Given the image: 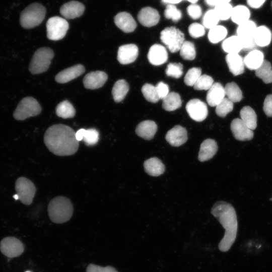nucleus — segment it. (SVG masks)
<instances>
[{"label":"nucleus","instance_id":"f257e3e1","mask_svg":"<svg viewBox=\"0 0 272 272\" xmlns=\"http://www.w3.org/2000/svg\"><path fill=\"white\" fill-rule=\"evenodd\" d=\"M44 142L51 153L60 156L74 154L79 146L74 129L62 124L50 126L44 134Z\"/></svg>","mask_w":272,"mask_h":272},{"label":"nucleus","instance_id":"f03ea898","mask_svg":"<svg viewBox=\"0 0 272 272\" xmlns=\"http://www.w3.org/2000/svg\"><path fill=\"white\" fill-rule=\"evenodd\" d=\"M211 213L225 229L218 247L220 251L226 252L230 249L236 238L238 223L235 210L230 203L219 201L214 205Z\"/></svg>","mask_w":272,"mask_h":272},{"label":"nucleus","instance_id":"7ed1b4c3","mask_svg":"<svg viewBox=\"0 0 272 272\" xmlns=\"http://www.w3.org/2000/svg\"><path fill=\"white\" fill-rule=\"evenodd\" d=\"M47 211L50 220L55 223L61 224L68 221L72 217L74 207L68 198L58 196L49 202Z\"/></svg>","mask_w":272,"mask_h":272},{"label":"nucleus","instance_id":"20e7f679","mask_svg":"<svg viewBox=\"0 0 272 272\" xmlns=\"http://www.w3.org/2000/svg\"><path fill=\"white\" fill-rule=\"evenodd\" d=\"M46 9L35 3L26 8L21 13L20 23L25 29H31L40 25L45 17Z\"/></svg>","mask_w":272,"mask_h":272},{"label":"nucleus","instance_id":"39448f33","mask_svg":"<svg viewBox=\"0 0 272 272\" xmlns=\"http://www.w3.org/2000/svg\"><path fill=\"white\" fill-rule=\"evenodd\" d=\"M54 56L53 50L49 47H41L34 53L30 61L29 70L33 75L46 72Z\"/></svg>","mask_w":272,"mask_h":272},{"label":"nucleus","instance_id":"423d86ee","mask_svg":"<svg viewBox=\"0 0 272 272\" xmlns=\"http://www.w3.org/2000/svg\"><path fill=\"white\" fill-rule=\"evenodd\" d=\"M41 107L38 101L32 97L23 98L18 104L13 113L17 120H23L39 114Z\"/></svg>","mask_w":272,"mask_h":272},{"label":"nucleus","instance_id":"0eeeda50","mask_svg":"<svg viewBox=\"0 0 272 272\" xmlns=\"http://www.w3.org/2000/svg\"><path fill=\"white\" fill-rule=\"evenodd\" d=\"M160 39L170 52L175 53L179 51L184 42V35L179 29L169 27L161 31Z\"/></svg>","mask_w":272,"mask_h":272},{"label":"nucleus","instance_id":"6e6552de","mask_svg":"<svg viewBox=\"0 0 272 272\" xmlns=\"http://www.w3.org/2000/svg\"><path fill=\"white\" fill-rule=\"evenodd\" d=\"M47 37L51 40H58L65 35L69 25L67 21L61 17L55 16L49 18L46 23Z\"/></svg>","mask_w":272,"mask_h":272},{"label":"nucleus","instance_id":"1a4fd4ad","mask_svg":"<svg viewBox=\"0 0 272 272\" xmlns=\"http://www.w3.org/2000/svg\"><path fill=\"white\" fill-rule=\"evenodd\" d=\"M257 26L255 23L251 21L243 23L239 25L237 29V35L242 41L244 50H254L257 47L254 40V35Z\"/></svg>","mask_w":272,"mask_h":272},{"label":"nucleus","instance_id":"9d476101","mask_svg":"<svg viewBox=\"0 0 272 272\" xmlns=\"http://www.w3.org/2000/svg\"><path fill=\"white\" fill-rule=\"evenodd\" d=\"M15 189L23 203L29 205L32 202L36 189L31 180L24 177L19 178L16 181Z\"/></svg>","mask_w":272,"mask_h":272},{"label":"nucleus","instance_id":"9b49d317","mask_svg":"<svg viewBox=\"0 0 272 272\" xmlns=\"http://www.w3.org/2000/svg\"><path fill=\"white\" fill-rule=\"evenodd\" d=\"M0 249L5 255L12 258L20 255L24 251V246L16 238L8 237L1 241Z\"/></svg>","mask_w":272,"mask_h":272},{"label":"nucleus","instance_id":"f8f14e48","mask_svg":"<svg viewBox=\"0 0 272 272\" xmlns=\"http://www.w3.org/2000/svg\"><path fill=\"white\" fill-rule=\"evenodd\" d=\"M186 110L191 119L198 122L205 120L208 114L206 104L198 99L189 100L186 105Z\"/></svg>","mask_w":272,"mask_h":272},{"label":"nucleus","instance_id":"ddd939ff","mask_svg":"<svg viewBox=\"0 0 272 272\" xmlns=\"http://www.w3.org/2000/svg\"><path fill=\"white\" fill-rule=\"evenodd\" d=\"M230 128L233 136L238 141H249L253 138V131L243 122L241 118L234 119L231 123Z\"/></svg>","mask_w":272,"mask_h":272},{"label":"nucleus","instance_id":"4468645a","mask_svg":"<svg viewBox=\"0 0 272 272\" xmlns=\"http://www.w3.org/2000/svg\"><path fill=\"white\" fill-rule=\"evenodd\" d=\"M139 49L134 44L120 46L118 50L117 60L121 64H127L134 61L138 56Z\"/></svg>","mask_w":272,"mask_h":272},{"label":"nucleus","instance_id":"2eb2a0df","mask_svg":"<svg viewBox=\"0 0 272 272\" xmlns=\"http://www.w3.org/2000/svg\"><path fill=\"white\" fill-rule=\"evenodd\" d=\"M107 74L102 71L91 72L87 74L83 80L85 88L96 89L102 87L107 80Z\"/></svg>","mask_w":272,"mask_h":272},{"label":"nucleus","instance_id":"dca6fc26","mask_svg":"<svg viewBox=\"0 0 272 272\" xmlns=\"http://www.w3.org/2000/svg\"><path fill=\"white\" fill-rule=\"evenodd\" d=\"M165 139L172 146L179 147L186 142L187 131L184 127L176 125L167 132Z\"/></svg>","mask_w":272,"mask_h":272},{"label":"nucleus","instance_id":"f3484780","mask_svg":"<svg viewBox=\"0 0 272 272\" xmlns=\"http://www.w3.org/2000/svg\"><path fill=\"white\" fill-rule=\"evenodd\" d=\"M168 52L164 46L155 44L151 46L148 53L149 62L154 65H160L168 60Z\"/></svg>","mask_w":272,"mask_h":272},{"label":"nucleus","instance_id":"a211bd4d","mask_svg":"<svg viewBox=\"0 0 272 272\" xmlns=\"http://www.w3.org/2000/svg\"><path fill=\"white\" fill-rule=\"evenodd\" d=\"M138 20L144 26L152 27L159 22L160 15L156 9L147 7L143 8L139 12Z\"/></svg>","mask_w":272,"mask_h":272},{"label":"nucleus","instance_id":"6ab92c4d","mask_svg":"<svg viewBox=\"0 0 272 272\" xmlns=\"http://www.w3.org/2000/svg\"><path fill=\"white\" fill-rule=\"evenodd\" d=\"M84 10L83 4L73 1L63 4L60 9V13L64 18L70 19L80 17Z\"/></svg>","mask_w":272,"mask_h":272},{"label":"nucleus","instance_id":"aec40b11","mask_svg":"<svg viewBox=\"0 0 272 272\" xmlns=\"http://www.w3.org/2000/svg\"><path fill=\"white\" fill-rule=\"evenodd\" d=\"M114 23L118 28L125 33L133 32L137 27V23L128 13H118L114 17Z\"/></svg>","mask_w":272,"mask_h":272},{"label":"nucleus","instance_id":"412c9836","mask_svg":"<svg viewBox=\"0 0 272 272\" xmlns=\"http://www.w3.org/2000/svg\"><path fill=\"white\" fill-rule=\"evenodd\" d=\"M85 72L84 66L78 64L61 71L56 75L55 79L59 83H67L81 76Z\"/></svg>","mask_w":272,"mask_h":272},{"label":"nucleus","instance_id":"4be33fe9","mask_svg":"<svg viewBox=\"0 0 272 272\" xmlns=\"http://www.w3.org/2000/svg\"><path fill=\"white\" fill-rule=\"evenodd\" d=\"M216 142L211 139L205 140L200 145L198 159L200 162H204L211 159L218 151Z\"/></svg>","mask_w":272,"mask_h":272},{"label":"nucleus","instance_id":"5701e85b","mask_svg":"<svg viewBox=\"0 0 272 272\" xmlns=\"http://www.w3.org/2000/svg\"><path fill=\"white\" fill-rule=\"evenodd\" d=\"M225 95L224 87L221 83L216 82L208 90L207 101L210 106H216L225 98Z\"/></svg>","mask_w":272,"mask_h":272},{"label":"nucleus","instance_id":"b1692460","mask_svg":"<svg viewBox=\"0 0 272 272\" xmlns=\"http://www.w3.org/2000/svg\"><path fill=\"white\" fill-rule=\"evenodd\" d=\"M157 130L156 123L152 120H145L141 122L135 128L137 134L147 140H152Z\"/></svg>","mask_w":272,"mask_h":272},{"label":"nucleus","instance_id":"393cba45","mask_svg":"<svg viewBox=\"0 0 272 272\" xmlns=\"http://www.w3.org/2000/svg\"><path fill=\"white\" fill-rule=\"evenodd\" d=\"M226 61L230 72L233 75L238 76L244 73V60L238 53L228 54L226 56Z\"/></svg>","mask_w":272,"mask_h":272},{"label":"nucleus","instance_id":"a878e982","mask_svg":"<svg viewBox=\"0 0 272 272\" xmlns=\"http://www.w3.org/2000/svg\"><path fill=\"white\" fill-rule=\"evenodd\" d=\"M243 60L247 68L255 71L261 65L264 59L263 53L260 50L254 49L250 51Z\"/></svg>","mask_w":272,"mask_h":272},{"label":"nucleus","instance_id":"bb28decb","mask_svg":"<svg viewBox=\"0 0 272 272\" xmlns=\"http://www.w3.org/2000/svg\"><path fill=\"white\" fill-rule=\"evenodd\" d=\"M144 166L146 173L152 176H158L165 171L164 165L156 157H152L146 160Z\"/></svg>","mask_w":272,"mask_h":272},{"label":"nucleus","instance_id":"cd10ccee","mask_svg":"<svg viewBox=\"0 0 272 272\" xmlns=\"http://www.w3.org/2000/svg\"><path fill=\"white\" fill-rule=\"evenodd\" d=\"M271 39V33L267 27L265 26L257 27L254 35V40L257 46L264 47L268 45Z\"/></svg>","mask_w":272,"mask_h":272},{"label":"nucleus","instance_id":"c85d7f7f","mask_svg":"<svg viewBox=\"0 0 272 272\" xmlns=\"http://www.w3.org/2000/svg\"><path fill=\"white\" fill-rule=\"evenodd\" d=\"M222 47L224 51L229 53H238L243 49L242 41L237 35L232 36L224 40Z\"/></svg>","mask_w":272,"mask_h":272},{"label":"nucleus","instance_id":"c756f323","mask_svg":"<svg viewBox=\"0 0 272 272\" xmlns=\"http://www.w3.org/2000/svg\"><path fill=\"white\" fill-rule=\"evenodd\" d=\"M250 13L248 8L238 5L233 8L231 18L232 21L239 25L249 20Z\"/></svg>","mask_w":272,"mask_h":272},{"label":"nucleus","instance_id":"7c9ffc66","mask_svg":"<svg viewBox=\"0 0 272 272\" xmlns=\"http://www.w3.org/2000/svg\"><path fill=\"white\" fill-rule=\"evenodd\" d=\"M241 120L251 130L257 126V116L254 110L250 106L243 107L240 112Z\"/></svg>","mask_w":272,"mask_h":272},{"label":"nucleus","instance_id":"2f4dec72","mask_svg":"<svg viewBox=\"0 0 272 272\" xmlns=\"http://www.w3.org/2000/svg\"><path fill=\"white\" fill-rule=\"evenodd\" d=\"M182 101L179 94L172 92L163 99L162 107L166 111H174L180 108Z\"/></svg>","mask_w":272,"mask_h":272},{"label":"nucleus","instance_id":"473e14b6","mask_svg":"<svg viewBox=\"0 0 272 272\" xmlns=\"http://www.w3.org/2000/svg\"><path fill=\"white\" fill-rule=\"evenodd\" d=\"M129 90V85L124 80H119L114 84L112 94L116 102H120L125 98Z\"/></svg>","mask_w":272,"mask_h":272},{"label":"nucleus","instance_id":"72a5a7b5","mask_svg":"<svg viewBox=\"0 0 272 272\" xmlns=\"http://www.w3.org/2000/svg\"><path fill=\"white\" fill-rule=\"evenodd\" d=\"M256 76L265 84L272 82V68L269 61L264 60L261 65L255 71Z\"/></svg>","mask_w":272,"mask_h":272},{"label":"nucleus","instance_id":"f704fd0d","mask_svg":"<svg viewBox=\"0 0 272 272\" xmlns=\"http://www.w3.org/2000/svg\"><path fill=\"white\" fill-rule=\"evenodd\" d=\"M56 114L62 118H73L76 114L73 105L67 100L60 102L56 107Z\"/></svg>","mask_w":272,"mask_h":272},{"label":"nucleus","instance_id":"c9c22d12","mask_svg":"<svg viewBox=\"0 0 272 272\" xmlns=\"http://www.w3.org/2000/svg\"><path fill=\"white\" fill-rule=\"evenodd\" d=\"M224 88L225 95L233 103L239 102L242 99V91L235 83H229Z\"/></svg>","mask_w":272,"mask_h":272},{"label":"nucleus","instance_id":"e433bc0d","mask_svg":"<svg viewBox=\"0 0 272 272\" xmlns=\"http://www.w3.org/2000/svg\"><path fill=\"white\" fill-rule=\"evenodd\" d=\"M227 35V30L224 26L217 25L210 29L208 38L211 43H217L223 40Z\"/></svg>","mask_w":272,"mask_h":272},{"label":"nucleus","instance_id":"4c0bfd02","mask_svg":"<svg viewBox=\"0 0 272 272\" xmlns=\"http://www.w3.org/2000/svg\"><path fill=\"white\" fill-rule=\"evenodd\" d=\"M180 56L185 60H193L196 55L194 44L190 41H184L179 50Z\"/></svg>","mask_w":272,"mask_h":272},{"label":"nucleus","instance_id":"58836bf2","mask_svg":"<svg viewBox=\"0 0 272 272\" xmlns=\"http://www.w3.org/2000/svg\"><path fill=\"white\" fill-rule=\"evenodd\" d=\"M142 92L145 99L152 103H156L160 99L156 88L150 84H145L142 88Z\"/></svg>","mask_w":272,"mask_h":272},{"label":"nucleus","instance_id":"ea45409f","mask_svg":"<svg viewBox=\"0 0 272 272\" xmlns=\"http://www.w3.org/2000/svg\"><path fill=\"white\" fill-rule=\"evenodd\" d=\"M233 8L229 3L218 5L214 9L219 20L223 21L231 18Z\"/></svg>","mask_w":272,"mask_h":272},{"label":"nucleus","instance_id":"a19ab883","mask_svg":"<svg viewBox=\"0 0 272 272\" xmlns=\"http://www.w3.org/2000/svg\"><path fill=\"white\" fill-rule=\"evenodd\" d=\"M217 114L222 117H225L233 108V103L228 98H224L216 106Z\"/></svg>","mask_w":272,"mask_h":272},{"label":"nucleus","instance_id":"79ce46f5","mask_svg":"<svg viewBox=\"0 0 272 272\" xmlns=\"http://www.w3.org/2000/svg\"><path fill=\"white\" fill-rule=\"evenodd\" d=\"M219 21L214 9H211L205 14L202 21V25L205 28L210 29L218 25Z\"/></svg>","mask_w":272,"mask_h":272},{"label":"nucleus","instance_id":"37998d69","mask_svg":"<svg viewBox=\"0 0 272 272\" xmlns=\"http://www.w3.org/2000/svg\"><path fill=\"white\" fill-rule=\"evenodd\" d=\"M201 75V70L199 67L190 69L184 77V83L188 86H193Z\"/></svg>","mask_w":272,"mask_h":272},{"label":"nucleus","instance_id":"c03bdc74","mask_svg":"<svg viewBox=\"0 0 272 272\" xmlns=\"http://www.w3.org/2000/svg\"><path fill=\"white\" fill-rule=\"evenodd\" d=\"M214 84L213 78L207 75H202L197 80L193 88L196 90H208Z\"/></svg>","mask_w":272,"mask_h":272},{"label":"nucleus","instance_id":"a18cd8bd","mask_svg":"<svg viewBox=\"0 0 272 272\" xmlns=\"http://www.w3.org/2000/svg\"><path fill=\"white\" fill-rule=\"evenodd\" d=\"M167 76L179 78L183 74V65L181 63H170L165 70Z\"/></svg>","mask_w":272,"mask_h":272},{"label":"nucleus","instance_id":"49530a36","mask_svg":"<svg viewBox=\"0 0 272 272\" xmlns=\"http://www.w3.org/2000/svg\"><path fill=\"white\" fill-rule=\"evenodd\" d=\"M165 17L176 22L182 17L181 11L174 5H168L164 11Z\"/></svg>","mask_w":272,"mask_h":272},{"label":"nucleus","instance_id":"de8ad7c7","mask_svg":"<svg viewBox=\"0 0 272 272\" xmlns=\"http://www.w3.org/2000/svg\"><path fill=\"white\" fill-rule=\"evenodd\" d=\"M99 132L94 128L86 129L83 140L87 146L96 145L99 141Z\"/></svg>","mask_w":272,"mask_h":272},{"label":"nucleus","instance_id":"09e8293b","mask_svg":"<svg viewBox=\"0 0 272 272\" xmlns=\"http://www.w3.org/2000/svg\"><path fill=\"white\" fill-rule=\"evenodd\" d=\"M188 32L192 37L196 38L205 35V29L202 25L197 23H193L189 26Z\"/></svg>","mask_w":272,"mask_h":272},{"label":"nucleus","instance_id":"8fccbe9b","mask_svg":"<svg viewBox=\"0 0 272 272\" xmlns=\"http://www.w3.org/2000/svg\"><path fill=\"white\" fill-rule=\"evenodd\" d=\"M86 272H118L116 269L111 266L102 267L94 264H90L86 269Z\"/></svg>","mask_w":272,"mask_h":272},{"label":"nucleus","instance_id":"3c124183","mask_svg":"<svg viewBox=\"0 0 272 272\" xmlns=\"http://www.w3.org/2000/svg\"><path fill=\"white\" fill-rule=\"evenodd\" d=\"M188 15L193 19L199 18L202 14V10L199 6L196 4H191L187 9Z\"/></svg>","mask_w":272,"mask_h":272},{"label":"nucleus","instance_id":"603ef678","mask_svg":"<svg viewBox=\"0 0 272 272\" xmlns=\"http://www.w3.org/2000/svg\"><path fill=\"white\" fill-rule=\"evenodd\" d=\"M155 87L160 99H163L169 93L168 85L163 82H159Z\"/></svg>","mask_w":272,"mask_h":272},{"label":"nucleus","instance_id":"864d4df0","mask_svg":"<svg viewBox=\"0 0 272 272\" xmlns=\"http://www.w3.org/2000/svg\"><path fill=\"white\" fill-rule=\"evenodd\" d=\"M263 109L268 117H272V94H269L265 97L263 102Z\"/></svg>","mask_w":272,"mask_h":272},{"label":"nucleus","instance_id":"5fc2aeb1","mask_svg":"<svg viewBox=\"0 0 272 272\" xmlns=\"http://www.w3.org/2000/svg\"><path fill=\"white\" fill-rule=\"evenodd\" d=\"M266 0H247V4L254 9H258L261 7Z\"/></svg>","mask_w":272,"mask_h":272},{"label":"nucleus","instance_id":"6e6d98bb","mask_svg":"<svg viewBox=\"0 0 272 272\" xmlns=\"http://www.w3.org/2000/svg\"><path fill=\"white\" fill-rule=\"evenodd\" d=\"M231 0H205L206 3L214 7L225 3H229Z\"/></svg>","mask_w":272,"mask_h":272},{"label":"nucleus","instance_id":"4d7b16f0","mask_svg":"<svg viewBox=\"0 0 272 272\" xmlns=\"http://www.w3.org/2000/svg\"><path fill=\"white\" fill-rule=\"evenodd\" d=\"M85 130L84 128H81L76 132V138L79 142L83 140Z\"/></svg>","mask_w":272,"mask_h":272},{"label":"nucleus","instance_id":"13d9d810","mask_svg":"<svg viewBox=\"0 0 272 272\" xmlns=\"http://www.w3.org/2000/svg\"><path fill=\"white\" fill-rule=\"evenodd\" d=\"M165 3L168 5H175L181 2L182 0H162Z\"/></svg>","mask_w":272,"mask_h":272},{"label":"nucleus","instance_id":"bf43d9fd","mask_svg":"<svg viewBox=\"0 0 272 272\" xmlns=\"http://www.w3.org/2000/svg\"><path fill=\"white\" fill-rule=\"evenodd\" d=\"M186 1L191 3V4H195L198 1V0H186Z\"/></svg>","mask_w":272,"mask_h":272},{"label":"nucleus","instance_id":"052dcab7","mask_svg":"<svg viewBox=\"0 0 272 272\" xmlns=\"http://www.w3.org/2000/svg\"><path fill=\"white\" fill-rule=\"evenodd\" d=\"M13 197H14L16 200L19 199V196H18V195L17 194H15V195L13 196Z\"/></svg>","mask_w":272,"mask_h":272},{"label":"nucleus","instance_id":"680f3d73","mask_svg":"<svg viewBox=\"0 0 272 272\" xmlns=\"http://www.w3.org/2000/svg\"><path fill=\"white\" fill-rule=\"evenodd\" d=\"M26 272H30V271H26Z\"/></svg>","mask_w":272,"mask_h":272},{"label":"nucleus","instance_id":"e2e57ef3","mask_svg":"<svg viewBox=\"0 0 272 272\" xmlns=\"http://www.w3.org/2000/svg\"><path fill=\"white\" fill-rule=\"evenodd\" d=\"M271 5H272V4H271Z\"/></svg>","mask_w":272,"mask_h":272}]
</instances>
